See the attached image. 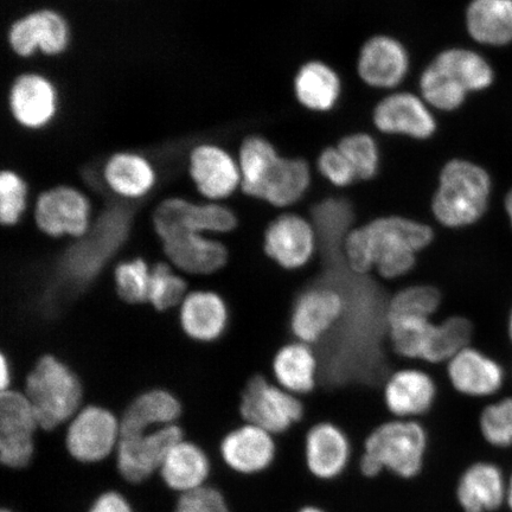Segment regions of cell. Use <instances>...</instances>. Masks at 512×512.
I'll list each match as a JSON object with an SVG mask.
<instances>
[{
    "instance_id": "obj_40",
    "label": "cell",
    "mask_w": 512,
    "mask_h": 512,
    "mask_svg": "<svg viewBox=\"0 0 512 512\" xmlns=\"http://www.w3.org/2000/svg\"><path fill=\"white\" fill-rule=\"evenodd\" d=\"M29 183L19 172L4 169L0 172V224L18 226L29 214Z\"/></svg>"
},
{
    "instance_id": "obj_32",
    "label": "cell",
    "mask_w": 512,
    "mask_h": 512,
    "mask_svg": "<svg viewBox=\"0 0 512 512\" xmlns=\"http://www.w3.org/2000/svg\"><path fill=\"white\" fill-rule=\"evenodd\" d=\"M434 323L431 342L422 363L444 366L460 351L475 344L476 325L470 318L450 316Z\"/></svg>"
},
{
    "instance_id": "obj_11",
    "label": "cell",
    "mask_w": 512,
    "mask_h": 512,
    "mask_svg": "<svg viewBox=\"0 0 512 512\" xmlns=\"http://www.w3.org/2000/svg\"><path fill=\"white\" fill-rule=\"evenodd\" d=\"M345 311L341 291L331 285L315 283L298 293L291 311L293 339L315 347L336 328Z\"/></svg>"
},
{
    "instance_id": "obj_33",
    "label": "cell",
    "mask_w": 512,
    "mask_h": 512,
    "mask_svg": "<svg viewBox=\"0 0 512 512\" xmlns=\"http://www.w3.org/2000/svg\"><path fill=\"white\" fill-rule=\"evenodd\" d=\"M38 431L34 407L22 390L0 392V441H36Z\"/></svg>"
},
{
    "instance_id": "obj_7",
    "label": "cell",
    "mask_w": 512,
    "mask_h": 512,
    "mask_svg": "<svg viewBox=\"0 0 512 512\" xmlns=\"http://www.w3.org/2000/svg\"><path fill=\"white\" fill-rule=\"evenodd\" d=\"M150 221L158 238L174 230L222 238L239 226V217L228 203L192 200L170 195L159 200L150 211Z\"/></svg>"
},
{
    "instance_id": "obj_23",
    "label": "cell",
    "mask_w": 512,
    "mask_h": 512,
    "mask_svg": "<svg viewBox=\"0 0 512 512\" xmlns=\"http://www.w3.org/2000/svg\"><path fill=\"white\" fill-rule=\"evenodd\" d=\"M183 406L166 389H150L134 398L119 415L121 438L134 437L157 428L179 424Z\"/></svg>"
},
{
    "instance_id": "obj_35",
    "label": "cell",
    "mask_w": 512,
    "mask_h": 512,
    "mask_svg": "<svg viewBox=\"0 0 512 512\" xmlns=\"http://www.w3.org/2000/svg\"><path fill=\"white\" fill-rule=\"evenodd\" d=\"M278 157L277 150L267 139L260 136L243 139L238 159L241 172L240 192L243 196H254L262 177Z\"/></svg>"
},
{
    "instance_id": "obj_22",
    "label": "cell",
    "mask_w": 512,
    "mask_h": 512,
    "mask_svg": "<svg viewBox=\"0 0 512 512\" xmlns=\"http://www.w3.org/2000/svg\"><path fill=\"white\" fill-rule=\"evenodd\" d=\"M310 166L303 159L278 157L262 177L252 200L280 211L294 209L309 191Z\"/></svg>"
},
{
    "instance_id": "obj_13",
    "label": "cell",
    "mask_w": 512,
    "mask_h": 512,
    "mask_svg": "<svg viewBox=\"0 0 512 512\" xmlns=\"http://www.w3.org/2000/svg\"><path fill=\"white\" fill-rule=\"evenodd\" d=\"M188 174L202 201L226 203L241 190L238 160L219 144H197L189 152Z\"/></svg>"
},
{
    "instance_id": "obj_9",
    "label": "cell",
    "mask_w": 512,
    "mask_h": 512,
    "mask_svg": "<svg viewBox=\"0 0 512 512\" xmlns=\"http://www.w3.org/2000/svg\"><path fill=\"white\" fill-rule=\"evenodd\" d=\"M265 253L281 270L296 272L309 266L318 252V235L309 217L296 210L281 211L268 223Z\"/></svg>"
},
{
    "instance_id": "obj_46",
    "label": "cell",
    "mask_w": 512,
    "mask_h": 512,
    "mask_svg": "<svg viewBox=\"0 0 512 512\" xmlns=\"http://www.w3.org/2000/svg\"><path fill=\"white\" fill-rule=\"evenodd\" d=\"M15 373L11 363L2 352H0V392L14 388Z\"/></svg>"
},
{
    "instance_id": "obj_28",
    "label": "cell",
    "mask_w": 512,
    "mask_h": 512,
    "mask_svg": "<svg viewBox=\"0 0 512 512\" xmlns=\"http://www.w3.org/2000/svg\"><path fill=\"white\" fill-rule=\"evenodd\" d=\"M210 469L206 451L195 441L184 438L171 448L159 475L170 490L183 495L207 485Z\"/></svg>"
},
{
    "instance_id": "obj_34",
    "label": "cell",
    "mask_w": 512,
    "mask_h": 512,
    "mask_svg": "<svg viewBox=\"0 0 512 512\" xmlns=\"http://www.w3.org/2000/svg\"><path fill=\"white\" fill-rule=\"evenodd\" d=\"M433 63L450 75L467 93L482 91L494 80V73L489 63L470 50H446L437 56Z\"/></svg>"
},
{
    "instance_id": "obj_17",
    "label": "cell",
    "mask_w": 512,
    "mask_h": 512,
    "mask_svg": "<svg viewBox=\"0 0 512 512\" xmlns=\"http://www.w3.org/2000/svg\"><path fill=\"white\" fill-rule=\"evenodd\" d=\"M159 239L165 260L187 278L207 277L227 264L228 248L220 238L174 230Z\"/></svg>"
},
{
    "instance_id": "obj_16",
    "label": "cell",
    "mask_w": 512,
    "mask_h": 512,
    "mask_svg": "<svg viewBox=\"0 0 512 512\" xmlns=\"http://www.w3.org/2000/svg\"><path fill=\"white\" fill-rule=\"evenodd\" d=\"M439 395L434 376L422 366L395 370L383 388V400L393 419L419 420L432 412Z\"/></svg>"
},
{
    "instance_id": "obj_18",
    "label": "cell",
    "mask_w": 512,
    "mask_h": 512,
    "mask_svg": "<svg viewBox=\"0 0 512 512\" xmlns=\"http://www.w3.org/2000/svg\"><path fill=\"white\" fill-rule=\"evenodd\" d=\"M9 110L24 130H43L59 111V93L54 82L37 72L19 74L10 86Z\"/></svg>"
},
{
    "instance_id": "obj_39",
    "label": "cell",
    "mask_w": 512,
    "mask_h": 512,
    "mask_svg": "<svg viewBox=\"0 0 512 512\" xmlns=\"http://www.w3.org/2000/svg\"><path fill=\"white\" fill-rule=\"evenodd\" d=\"M477 426L486 443L498 448L512 446V395H501L479 409Z\"/></svg>"
},
{
    "instance_id": "obj_3",
    "label": "cell",
    "mask_w": 512,
    "mask_h": 512,
    "mask_svg": "<svg viewBox=\"0 0 512 512\" xmlns=\"http://www.w3.org/2000/svg\"><path fill=\"white\" fill-rule=\"evenodd\" d=\"M17 389L29 399L41 431L46 433L66 427L86 405L85 390L78 374L51 354L38 358Z\"/></svg>"
},
{
    "instance_id": "obj_37",
    "label": "cell",
    "mask_w": 512,
    "mask_h": 512,
    "mask_svg": "<svg viewBox=\"0 0 512 512\" xmlns=\"http://www.w3.org/2000/svg\"><path fill=\"white\" fill-rule=\"evenodd\" d=\"M190 291L189 280L168 261L151 265L149 304L159 312L177 310Z\"/></svg>"
},
{
    "instance_id": "obj_45",
    "label": "cell",
    "mask_w": 512,
    "mask_h": 512,
    "mask_svg": "<svg viewBox=\"0 0 512 512\" xmlns=\"http://www.w3.org/2000/svg\"><path fill=\"white\" fill-rule=\"evenodd\" d=\"M88 512H134L126 497L118 491H106L89 508Z\"/></svg>"
},
{
    "instance_id": "obj_43",
    "label": "cell",
    "mask_w": 512,
    "mask_h": 512,
    "mask_svg": "<svg viewBox=\"0 0 512 512\" xmlns=\"http://www.w3.org/2000/svg\"><path fill=\"white\" fill-rule=\"evenodd\" d=\"M318 169L337 188H347L358 182L349 160L338 147H329L320 153Z\"/></svg>"
},
{
    "instance_id": "obj_25",
    "label": "cell",
    "mask_w": 512,
    "mask_h": 512,
    "mask_svg": "<svg viewBox=\"0 0 512 512\" xmlns=\"http://www.w3.org/2000/svg\"><path fill=\"white\" fill-rule=\"evenodd\" d=\"M507 485L497 465L472 464L458 480L457 502L464 512H494L507 499Z\"/></svg>"
},
{
    "instance_id": "obj_29",
    "label": "cell",
    "mask_w": 512,
    "mask_h": 512,
    "mask_svg": "<svg viewBox=\"0 0 512 512\" xmlns=\"http://www.w3.org/2000/svg\"><path fill=\"white\" fill-rule=\"evenodd\" d=\"M466 23L479 43L504 46L512 41V0H472Z\"/></svg>"
},
{
    "instance_id": "obj_21",
    "label": "cell",
    "mask_w": 512,
    "mask_h": 512,
    "mask_svg": "<svg viewBox=\"0 0 512 512\" xmlns=\"http://www.w3.org/2000/svg\"><path fill=\"white\" fill-rule=\"evenodd\" d=\"M101 181L117 200L136 202L149 197L156 189L158 176L155 166L143 153L119 151L112 153L102 165Z\"/></svg>"
},
{
    "instance_id": "obj_31",
    "label": "cell",
    "mask_w": 512,
    "mask_h": 512,
    "mask_svg": "<svg viewBox=\"0 0 512 512\" xmlns=\"http://www.w3.org/2000/svg\"><path fill=\"white\" fill-rule=\"evenodd\" d=\"M434 320L420 317L388 318V342L396 356L408 366L424 362Z\"/></svg>"
},
{
    "instance_id": "obj_14",
    "label": "cell",
    "mask_w": 512,
    "mask_h": 512,
    "mask_svg": "<svg viewBox=\"0 0 512 512\" xmlns=\"http://www.w3.org/2000/svg\"><path fill=\"white\" fill-rule=\"evenodd\" d=\"M184 438V428L179 424L121 438L114 453L119 475L131 484L145 482L159 472L171 448Z\"/></svg>"
},
{
    "instance_id": "obj_42",
    "label": "cell",
    "mask_w": 512,
    "mask_h": 512,
    "mask_svg": "<svg viewBox=\"0 0 512 512\" xmlns=\"http://www.w3.org/2000/svg\"><path fill=\"white\" fill-rule=\"evenodd\" d=\"M338 149L347 157L358 182H368L379 172V150L368 134L357 133L339 142Z\"/></svg>"
},
{
    "instance_id": "obj_48",
    "label": "cell",
    "mask_w": 512,
    "mask_h": 512,
    "mask_svg": "<svg viewBox=\"0 0 512 512\" xmlns=\"http://www.w3.org/2000/svg\"><path fill=\"white\" fill-rule=\"evenodd\" d=\"M505 336H507L508 343L512 348V305L508 311L507 318H505Z\"/></svg>"
},
{
    "instance_id": "obj_44",
    "label": "cell",
    "mask_w": 512,
    "mask_h": 512,
    "mask_svg": "<svg viewBox=\"0 0 512 512\" xmlns=\"http://www.w3.org/2000/svg\"><path fill=\"white\" fill-rule=\"evenodd\" d=\"M175 512H232L226 497L214 486L202 488L179 496Z\"/></svg>"
},
{
    "instance_id": "obj_47",
    "label": "cell",
    "mask_w": 512,
    "mask_h": 512,
    "mask_svg": "<svg viewBox=\"0 0 512 512\" xmlns=\"http://www.w3.org/2000/svg\"><path fill=\"white\" fill-rule=\"evenodd\" d=\"M504 211L505 216H507L509 227L512 230V188L504 198Z\"/></svg>"
},
{
    "instance_id": "obj_5",
    "label": "cell",
    "mask_w": 512,
    "mask_h": 512,
    "mask_svg": "<svg viewBox=\"0 0 512 512\" xmlns=\"http://www.w3.org/2000/svg\"><path fill=\"white\" fill-rule=\"evenodd\" d=\"M95 209L85 190L55 184L41 190L31 208L38 232L54 240L81 239L91 230Z\"/></svg>"
},
{
    "instance_id": "obj_10",
    "label": "cell",
    "mask_w": 512,
    "mask_h": 512,
    "mask_svg": "<svg viewBox=\"0 0 512 512\" xmlns=\"http://www.w3.org/2000/svg\"><path fill=\"white\" fill-rule=\"evenodd\" d=\"M445 369L454 392L480 402L501 396L509 381L508 369L501 358L475 345L451 358Z\"/></svg>"
},
{
    "instance_id": "obj_2",
    "label": "cell",
    "mask_w": 512,
    "mask_h": 512,
    "mask_svg": "<svg viewBox=\"0 0 512 512\" xmlns=\"http://www.w3.org/2000/svg\"><path fill=\"white\" fill-rule=\"evenodd\" d=\"M491 194L488 172L466 160H451L441 170L433 191V219L451 230L475 227L488 215Z\"/></svg>"
},
{
    "instance_id": "obj_49",
    "label": "cell",
    "mask_w": 512,
    "mask_h": 512,
    "mask_svg": "<svg viewBox=\"0 0 512 512\" xmlns=\"http://www.w3.org/2000/svg\"><path fill=\"white\" fill-rule=\"evenodd\" d=\"M505 502L508 503L509 508L512 511V475L507 485V499H505Z\"/></svg>"
},
{
    "instance_id": "obj_24",
    "label": "cell",
    "mask_w": 512,
    "mask_h": 512,
    "mask_svg": "<svg viewBox=\"0 0 512 512\" xmlns=\"http://www.w3.org/2000/svg\"><path fill=\"white\" fill-rule=\"evenodd\" d=\"M273 381L299 398H306L318 387L319 360L315 347L303 342L286 343L274 356Z\"/></svg>"
},
{
    "instance_id": "obj_19",
    "label": "cell",
    "mask_w": 512,
    "mask_h": 512,
    "mask_svg": "<svg viewBox=\"0 0 512 512\" xmlns=\"http://www.w3.org/2000/svg\"><path fill=\"white\" fill-rule=\"evenodd\" d=\"M278 451L277 437L247 422L236 425L220 441L223 463L243 476L259 475L270 469Z\"/></svg>"
},
{
    "instance_id": "obj_4",
    "label": "cell",
    "mask_w": 512,
    "mask_h": 512,
    "mask_svg": "<svg viewBox=\"0 0 512 512\" xmlns=\"http://www.w3.org/2000/svg\"><path fill=\"white\" fill-rule=\"evenodd\" d=\"M435 226L409 217L382 216L362 224L374 272L384 281H398L414 271L418 256L432 245Z\"/></svg>"
},
{
    "instance_id": "obj_41",
    "label": "cell",
    "mask_w": 512,
    "mask_h": 512,
    "mask_svg": "<svg viewBox=\"0 0 512 512\" xmlns=\"http://www.w3.org/2000/svg\"><path fill=\"white\" fill-rule=\"evenodd\" d=\"M420 87L428 104L441 111H453L463 105L467 92L451 76L432 62L421 76Z\"/></svg>"
},
{
    "instance_id": "obj_51",
    "label": "cell",
    "mask_w": 512,
    "mask_h": 512,
    "mask_svg": "<svg viewBox=\"0 0 512 512\" xmlns=\"http://www.w3.org/2000/svg\"><path fill=\"white\" fill-rule=\"evenodd\" d=\"M0 512H15V511H12V510H10V509H3V510H2V511H0Z\"/></svg>"
},
{
    "instance_id": "obj_6",
    "label": "cell",
    "mask_w": 512,
    "mask_h": 512,
    "mask_svg": "<svg viewBox=\"0 0 512 512\" xmlns=\"http://www.w3.org/2000/svg\"><path fill=\"white\" fill-rule=\"evenodd\" d=\"M239 414L242 422L281 438L303 424L306 407L302 398L278 386L272 377L258 374L242 390Z\"/></svg>"
},
{
    "instance_id": "obj_27",
    "label": "cell",
    "mask_w": 512,
    "mask_h": 512,
    "mask_svg": "<svg viewBox=\"0 0 512 512\" xmlns=\"http://www.w3.org/2000/svg\"><path fill=\"white\" fill-rule=\"evenodd\" d=\"M408 70V55L392 37L376 36L364 44L358 73L369 86L390 88L399 85Z\"/></svg>"
},
{
    "instance_id": "obj_12",
    "label": "cell",
    "mask_w": 512,
    "mask_h": 512,
    "mask_svg": "<svg viewBox=\"0 0 512 512\" xmlns=\"http://www.w3.org/2000/svg\"><path fill=\"white\" fill-rule=\"evenodd\" d=\"M72 41L69 23L60 11L41 8L15 19L8 30L9 47L17 57L30 59L37 51L57 57L66 53Z\"/></svg>"
},
{
    "instance_id": "obj_38",
    "label": "cell",
    "mask_w": 512,
    "mask_h": 512,
    "mask_svg": "<svg viewBox=\"0 0 512 512\" xmlns=\"http://www.w3.org/2000/svg\"><path fill=\"white\" fill-rule=\"evenodd\" d=\"M441 302L443 297L437 287L426 284L403 286L389 300L388 318L420 317L434 320Z\"/></svg>"
},
{
    "instance_id": "obj_50",
    "label": "cell",
    "mask_w": 512,
    "mask_h": 512,
    "mask_svg": "<svg viewBox=\"0 0 512 512\" xmlns=\"http://www.w3.org/2000/svg\"><path fill=\"white\" fill-rule=\"evenodd\" d=\"M297 512H326L324 509L317 507V505H306Z\"/></svg>"
},
{
    "instance_id": "obj_8",
    "label": "cell",
    "mask_w": 512,
    "mask_h": 512,
    "mask_svg": "<svg viewBox=\"0 0 512 512\" xmlns=\"http://www.w3.org/2000/svg\"><path fill=\"white\" fill-rule=\"evenodd\" d=\"M120 419L111 409L87 403L66 425L64 446L81 464H98L112 456L120 443Z\"/></svg>"
},
{
    "instance_id": "obj_26",
    "label": "cell",
    "mask_w": 512,
    "mask_h": 512,
    "mask_svg": "<svg viewBox=\"0 0 512 512\" xmlns=\"http://www.w3.org/2000/svg\"><path fill=\"white\" fill-rule=\"evenodd\" d=\"M375 125L386 133L427 139L435 132V120L418 96L399 93L384 99L374 112Z\"/></svg>"
},
{
    "instance_id": "obj_15",
    "label": "cell",
    "mask_w": 512,
    "mask_h": 512,
    "mask_svg": "<svg viewBox=\"0 0 512 512\" xmlns=\"http://www.w3.org/2000/svg\"><path fill=\"white\" fill-rule=\"evenodd\" d=\"M304 463L313 478L331 482L347 471L354 453L350 434L329 420L307 427L302 439Z\"/></svg>"
},
{
    "instance_id": "obj_52",
    "label": "cell",
    "mask_w": 512,
    "mask_h": 512,
    "mask_svg": "<svg viewBox=\"0 0 512 512\" xmlns=\"http://www.w3.org/2000/svg\"><path fill=\"white\" fill-rule=\"evenodd\" d=\"M511 379H512V371H511Z\"/></svg>"
},
{
    "instance_id": "obj_30",
    "label": "cell",
    "mask_w": 512,
    "mask_h": 512,
    "mask_svg": "<svg viewBox=\"0 0 512 512\" xmlns=\"http://www.w3.org/2000/svg\"><path fill=\"white\" fill-rule=\"evenodd\" d=\"M297 98L300 104L312 111H329L341 94V81L329 66L322 62L305 64L297 74Z\"/></svg>"
},
{
    "instance_id": "obj_20",
    "label": "cell",
    "mask_w": 512,
    "mask_h": 512,
    "mask_svg": "<svg viewBox=\"0 0 512 512\" xmlns=\"http://www.w3.org/2000/svg\"><path fill=\"white\" fill-rule=\"evenodd\" d=\"M177 312L184 335L202 344L219 341L226 334L230 322L226 300L221 294L206 288H192Z\"/></svg>"
},
{
    "instance_id": "obj_1",
    "label": "cell",
    "mask_w": 512,
    "mask_h": 512,
    "mask_svg": "<svg viewBox=\"0 0 512 512\" xmlns=\"http://www.w3.org/2000/svg\"><path fill=\"white\" fill-rule=\"evenodd\" d=\"M360 470L367 478L384 471L401 479L418 477L424 469L431 435L419 420L389 419L363 440Z\"/></svg>"
},
{
    "instance_id": "obj_36",
    "label": "cell",
    "mask_w": 512,
    "mask_h": 512,
    "mask_svg": "<svg viewBox=\"0 0 512 512\" xmlns=\"http://www.w3.org/2000/svg\"><path fill=\"white\" fill-rule=\"evenodd\" d=\"M112 277L118 297L131 305L149 304L151 264L144 258H125L114 262Z\"/></svg>"
}]
</instances>
